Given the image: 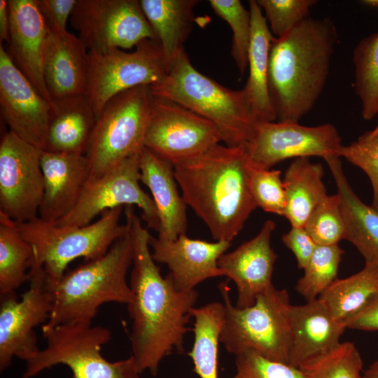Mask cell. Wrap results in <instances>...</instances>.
Instances as JSON below:
<instances>
[{"label": "cell", "mask_w": 378, "mask_h": 378, "mask_svg": "<svg viewBox=\"0 0 378 378\" xmlns=\"http://www.w3.org/2000/svg\"><path fill=\"white\" fill-rule=\"evenodd\" d=\"M281 239L293 253L298 267L304 270L317 246L304 227H291L290 230L282 236Z\"/></svg>", "instance_id": "b9f144b4"}, {"label": "cell", "mask_w": 378, "mask_h": 378, "mask_svg": "<svg viewBox=\"0 0 378 378\" xmlns=\"http://www.w3.org/2000/svg\"><path fill=\"white\" fill-rule=\"evenodd\" d=\"M352 60L354 87L365 120L378 114V31L362 38L356 46Z\"/></svg>", "instance_id": "1f68e13d"}, {"label": "cell", "mask_w": 378, "mask_h": 378, "mask_svg": "<svg viewBox=\"0 0 378 378\" xmlns=\"http://www.w3.org/2000/svg\"><path fill=\"white\" fill-rule=\"evenodd\" d=\"M88 48L83 40L66 31L48 28L43 52V74L52 102L85 94Z\"/></svg>", "instance_id": "44dd1931"}, {"label": "cell", "mask_w": 378, "mask_h": 378, "mask_svg": "<svg viewBox=\"0 0 378 378\" xmlns=\"http://www.w3.org/2000/svg\"><path fill=\"white\" fill-rule=\"evenodd\" d=\"M141 181L150 190L160 227L158 237L174 240L187 229L186 203L179 194L174 166L144 147L139 153Z\"/></svg>", "instance_id": "cb8c5ba5"}, {"label": "cell", "mask_w": 378, "mask_h": 378, "mask_svg": "<svg viewBox=\"0 0 378 378\" xmlns=\"http://www.w3.org/2000/svg\"><path fill=\"white\" fill-rule=\"evenodd\" d=\"M304 227L318 246L337 245L345 239L346 227L339 195H328L312 212Z\"/></svg>", "instance_id": "d590c367"}, {"label": "cell", "mask_w": 378, "mask_h": 378, "mask_svg": "<svg viewBox=\"0 0 378 378\" xmlns=\"http://www.w3.org/2000/svg\"><path fill=\"white\" fill-rule=\"evenodd\" d=\"M35 261L32 246L23 237L17 223L0 212V295L15 293L29 280Z\"/></svg>", "instance_id": "4dcf8cb0"}, {"label": "cell", "mask_w": 378, "mask_h": 378, "mask_svg": "<svg viewBox=\"0 0 378 378\" xmlns=\"http://www.w3.org/2000/svg\"><path fill=\"white\" fill-rule=\"evenodd\" d=\"M155 262L166 264L178 289L188 290L210 278L223 276L218 265L220 257L231 245L227 241L209 242L182 234L174 240L150 236Z\"/></svg>", "instance_id": "d6986e66"}, {"label": "cell", "mask_w": 378, "mask_h": 378, "mask_svg": "<svg viewBox=\"0 0 378 378\" xmlns=\"http://www.w3.org/2000/svg\"><path fill=\"white\" fill-rule=\"evenodd\" d=\"M44 190L38 217L55 223L77 204L90 177L85 155H67L41 150Z\"/></svg>", "instance_id": "7402d4cb"}, {"label": "cell", "mask_w": 378, "mask_h": 378, "mask_svg": "<svg viewBox=\"0 0 378 378\" xmlns=\"http://www.w3.org/2000/svg\"><path fill=\"white\" fill-rule=\"evenodd\" d=\"M126 225L133 256L127 304L132 319V356L141 372L156 376L162 360L174 351H184L187 325L198 298L195 289L177 288L172 275L162 277L150 250V234L134 211L125 206Z\"/></svg>", "instance_id": "6da1fadb"}, {"label": "cell", "mask_w": 378, "mask_h": 378, "mask_svg": "<svg viewBox=\"0 0 378 378\" xmlns=\"http://www.w3.org/2000/svg\"><path fill=\"white\" fill-rule=\"evenodd\" d=\"M363 378H378V360L372 363L363 372Z\"/></svg>", "instance_id": "f6af8a7d"}, {"label": "cell", "mask_w": 378, "mask_h": 378, "mask_svg": "<svg viewBox=\"0 0 378 378\" xmlns=\"http://www.w3.org/2000/svg\"><path fill=\"white\" fill-rule=\"evenodd\" d=\"M307 378H363V360L351 342L340 343L336 348L299 367Z\"/></svg>", "instance_id": "836d02e7"}, {"label": "cell", "mask_w": 378, "mask_h": 378, "mask_svg": "<svg viewBox=\"0 0 378 378\" xmlns=\"http://www.w3.org/2000/svg\"><path fill=\"white\" fill-rule=\"evenodd\" d=\"M88 51L85 95L97 118L113 97L135 87L155 85L169 70L156 40H144L131 52L117 48Z\"/></svg>", "instance_id": "30bf717a"}, {"label": "cell", "mask_w": 378, "mask_h": 378, "mask_svg": "<svg viewBox=\"0 0 378 378\" xmlns=\"http://www.w3.org/2000/svg\"><path fill=\"white\" fill-rule=\"evenodd\" d=\"M251 35L248 52V77L244 88L247 102L260 121H275L268 90L270 54L274 36L256 1H248Z\"/></svg>", "instance_id": "484cf974"}, {"label": "cell", "mask_w": 378, "mask_h": 378, "mask_svg": "<svg viewBox=\"0 0 378 378\" xmlns=\"http://www.w3.org/2000/svg\"><path fill=\"white\" fill-rule=\"evenodd\" d=\"M279 169H261L253 167L251 172V190L258 207L266 212L283 216L286 195Z\"/></svg>", "instance_id": "74e56055"}, {"label": "cell", "mask_w": 378, "mask_h": 378, "mask_svg": "<svg viewBox=\"0 0 378 378\" xmlns=\"http://www.w3.org/2000/svg\"><path fill=\"white\" fill-rule=\"evenodd\" d=\"M363 4L367 6H370L378 10V0H365L362 1Z\"/></svg>", "instance_id": "bcb514c9"}, {"label": "cell", "mask_w": 378, "mask_h": 378, "mask_svg": "<svg viewBox=\"0 0 378 378\" xmlns=\"http://www.w3.org/2000/svg\"><path fill=\"white\" fill-rule=\"evenodd\" d=\"M246 148L254 167L270 169L288 158H340L343 146L330 123L308 127L293 122L262 121Z\"/></svg>", "instance_id": "9a60e30c"}, {"label": "cell", "mask_w": 378, "mask_h": 378, "mask_svg": "<svg viewBox=\"0 0 378 378\" xmlns=\"http://www.w3.org/2000/svg\"><path fill=\"white\" fill-rule=\"evenodd\" d=\"M346 328L365 331L378 330V293L358 314L347 320Z\"/></svg>", "instance_id": "7bdbcfd3"}, {"label": "cell", "mask_w": 378, "mask_h": 378, "mask_svg": "<svg viewBox=\"0 0 378 378\" xmlns=\"http://www.w3.org/2000/svg\"><path fill=\"white\" fill-rule=\"evenodd\" d=\"M219 290L225 306L220 342L226 351L237 355L251 349L266 358L288 364L291 304L287 290L272 285L257 296L252 306L239 308L232 304L226 285L220 284Z\"/></svg>", "instance_id": "8992f818"}, {"label": "cell", "mask_w": 378, "mask_h": 378, "mask_svg": "<svg viewBox=\"0 0 378 378\" xmlns=\"http://www.w3.org/2000/svg\"><path fill=\"white\" fill-rule=\"evenodd\" d=\"M378 293V265L365 264L358 272L337 279L319 296L332 318L344 323L361 311Z\"/></svg>", "instance_id": "f546056e"}, {"label": "cell", "mask_w": 378, "mask_h": 378, "mask_svg": "<svg viewBox=\"0 0 378 378\" xmlns=\"http://www.w3.org/2000/svg\"><path fill=\"white\" fill-rule=\"evenodd\" d=\"M235 365L232 378H307L300 368L266 358L251 349L235 355Z\"/></svg>", "instance_id": "f35d334b"}, {"label": "cell", "mask_w": 378, "mask_h": 378, "mask_svg": "<svg viewBox=\"0 0 378 378\" xmlns=\"http://www.w3.org/2000/svg\"><path fill=\"white\" fill-rule=\"evenodd\" d=\"M122 209L107 210L96 222L81 227L57 226L39 217L17 225L34 248V264L42 266L47 276L56 281L73 260L101 257L127 233V225L119 223Z\"/></svg>", "instance_id": "ba28073f"}, {"label": "cell", "mask_w": 378, "mask_h": 378, "mask_svg": "<svg viewBox=\"0 0 378 378\" xmlns=\"http://www.w3.org/2000/svg\"><path fill=\"white\" fill-rule=\"evenodd\" d=\"M10 28L7 53L14 64L48 102L43 74V52L48 33L37 0H8Z\"/></svg>", "instance_id": "ffe728a7"}, {"label": "cell", "mask_w": 378, "mask_h": 378, "mask_svg": "<svg viewBox=\"0 0 378 378\" xmlns=\"http://www.w3.org/2000/svg\"><path fill=\"white\" fill-rule=\"evenodd\" d=\"M264 10L269 28L275 38L289 33L298 24L309 17L310 8L316 0H256Z\"/></svg>", "instance_id": "8d00e7d4"}, {"label": "cell", "mask_w": 378, "mask_h": 378, "mask_svg": "<svg viewBox=\"0 0 378 378\" xmlns=\"http://www.w3.org/2000/svg\"><path fill=\"white\" fill-rule=\"evenodd\" d=\"M139 153L125 159L99 177L89 179L74 208L53 224L81 227L107 210L136 205L141 210L147 227L158 232L160 220L155 204L139 184Z\"/></svg>", "instance_id": "4fadbf2b"}, {"label": "cell", "mask_w": 378, "mask_h": 378, "mask_svg": "<svg viewBox=\"0 0 378 378\" xmlns=\"http://www.w3.org/2000/svg\"><path fill=\"white\" fill-rule=\"evenodd\" d=\"M29 286L18 300L16 293L1 296L0 370L14 358L27 362L39 351L34 328L46 323L53 304L52 281L42 266L34 264Z\"/></svg>", "instance_id": "7c38bea8"}, {"label": "cell", "mask_w": 378, "mask_h": 378, "mask_svg": "<svg viewBox=\"0 0 378 378\" xmlns=\"http://www.w3.org/2000/svg\"><path fill=\"white\" fill-rule=\"evenodd\" d=\"M41 328L46 346L26 362L21 378H32L57 365L67 366L73 378H141L132 355L114 362L102 356V346L111 337L108 328L88 323L43 324Z\"/></svg>", "instance_id": "52a82bcc"}, {"label": "cell", "mask_w": 378, "mask_h": 378, "mask_svg": "<svg viewBox=\"0 0 378 378\" xmlns=\"http://www.w3.org/2000/svg\"><path fill=\"white\" fill-rule=\"evenodd\" d=\"M96 120L94 111L85 94L54 102L42 150L86 155Z\"/></svg>", "instance_id": "d4e9b609"}, {"label": "cell", "mask_w": 378, "mask_h": 378, "mask_svg": "<svg viewBox=\"0 0 378 378\" xmlns=\"http://www.w3.org/2000/svg\"><path fill=\"white\" fill-rule=\"evenodd\" d=\"M132 256L128 230L104 255L65 272L56 281L50 279L53 304L45 324L52 327L71 323H92L102 304H129L132 291L126 276Z\"/></svg>", "instance_id": "277c9868"}, {"label": "cell", "mask_w": 378, "mask_h": 378, "mask_svg": "<svg viewBox=\"0 0 378 378\" xmlns=\"http://www.w3.org/2000/svg\"><path fill=\"white\" fill-rule=\"evenodd\" d=\"M275 227L272 220H266L255 237L218 259L223 276L236 285L237 307L252 306L257 296L273 285L272 276L278 256L271 247L270 239Z\"/></svg>", "instance_id": "ac0fdd59"}, {"label": "cell", "mask_w": 378, "mask_h": 378, "mask_svg": "<svg viewBox=\"0 0 378 378\" xmlns=\"http://www.w3.org/2000/svg\"><path fill=\"white\" fill-rule=\"evenodd\" d=\"M221 141L213 122L153 95L144 147L158 158L174 166L203 155Z\"/></svg>", "instance_id": "8fae6325"}, {"label": "cell", "mask_w": 378, "mask_h": 378, "mask_svg": "<svg viewBox=\"0 0 378 378\" xmlns=\"http://www.w3.org/2000/svg\"><path fill=\"white\" fill-rule=\"evenodd\" d=\"M211 8L226 21L232 31L231 55L241 75L248 67V52L251 35L250 11L239 0H209Z\"/></svg>", "instance_id": "e575fe53"}, {"label": "cell", "mask_w": 378, "mask_h": 378, "mask_svg": "<svg viewBox=\"0 0 378 378\" xmlns=\"http://www.w3.org/2000/svg\"><path fill=\"white\" fill-rule=\"evenodd\" d=\"M252 168L245 145L220 144L174 166L186 204L203 220L216 241L231 242L258 207L251 190Z\"/></svg>", "instance_id": "7a4b0ae2"}, {"label": "cell", "mask_w": 378, "mask_h": 378, "mask_svg": "<svg viewBox=\"0 0 378 378\" xmlns=\"http://www.w3.org/2000/svg\"><path fill=\"white\" fill-rule=\"evenodd\" d=\"M70 20L88 50L158 41L137 0H78Z\"/></svg>", "instance_id": "5bb4252c"}, {"label": "cell", "mask_w": 378, "mask_h": 378, "mask_svg": "<svg viewBox=\"0 0 378 378\" xmlns=\"http://www.w3.org/2000/svg\"><path fill=\"white\" fill-rule=\"evenodd\" d=\"M323 168L308 158H295L286 169L283 183L286 195L284 216L291 227H304L317 205L328 195Z\"/></svg>", "instance_id": "f1b7e54d"}, {"label": "cell", "mask_w": 378, "mask_h": 378, "mask_svg": "<svg viewBox=\"0 0 378 378\" xmlns=\"http://www.w3.org/2000/svg\"><path fill=\"white\" fill-rule=\"evenodd\" d=\"M163 54L170 66L184 50L193 22V9L198 0H140Z\"/></svg>", "instance_id": "83f0119b"}, {"label": "cell", "mask_w": 378, "mask_h": 378, "mask_svg": "<svg viewBox=\"0 0 378 378\" xmlns=\"http://www.w3.org/2000/svg\"><path fill=\"white\" fill-rule=\"evenodd\" d=\"M39 150L11 131L0 142V212L16 223L38 217L44 184Z\"/></svg>", "instance_id": "2e32d148"}, {"label": "cell", "mask_w": 378, "mask_h": 378, "mask_svg": "<svg viewBox=\"0 0 378 378\" xmlns=\"http://www.w3.org/2000/svg\"><path fill=\"white\" fill-rule=\"evenodd\" d=\"M366 132L370 136H374L378 135V123L374 130Z\"/></svg>", "instance_id": "7dc6e473"}, {"label": "cell", "mask_w": 378, "mask_h": 378, "mask_svg": "<svg viewBox=\"0 0 378 378\" xmlns=\"http://www.w3.org/2000/svg\"><path fill=\"white\" fill-rule=\"evenodd\" d=\"M344 251L337 245L318 246L298 281L295 290L310 301L318 296L337 279Z\"/></svg>", "instance_id": "d6a6232c"}, {"label": "cell", "mask_w": 378, "mask_h": 378, "mask_svg": "<svg viewBox=\"0 0 378 378\" xmlns=\"http://www.w3.org/2000/svg\"><path fill=\"white\" fill-rule=\"evenodd\" d=\"M291 344L288 364L299 368L328 353L341 342L346 327L336 321L318 299L302 305H290Z\"/></svg>", "instance_id": "603a6c76"}, {"label": "cell", "mask_w": 378, "mask_h": 378, "mask_svg": "<svg viewBox=\"0 0 378 378\" xmlns=\"http://www.w3.org/2000/svg\"><path fill=\"white\" fill-rule=\"evenodd\" d=\"M0 106L9 130L43 150L53 103L46 100L14 64L0 43Z\"/></svg>", "instance_id": "e0dca14e"}, {"label": "cell", "mask_w": 378, "mask_h": 378, "mask_svg": "<svg viewBox=\"0 0 378 378\" xmlns=\"http://www.w3.org/2000/svg\"><path fill=\"white\" fill-rule=\"evenodd\" d=\"M340 156L358 167L370 180L373 190L372 206L378 211V135L367 132L347 146H342Z\"/></svg>", "instance_id": "ab89813d"}, {"label": "cell", "mask_w": 378, "mask_h": 378, "mask_svg": "<svg viewBox=\"0 0 378 378\" xmlns=\"http://www.w3.org/2000/svg\"><path fill=\"white\" fill-rule=\"evenodd\" d=\"M150 89L155 97L174 102L213 122L227 146L248 144L262 122L243 90L227 88L198 71L185 50L172 62L164 79Z\"/></svg>", "instance_id": "5b68a950"}, {"label": "cell", "mask_w": 378, "mask_h": 378, "mask_svg": "<svg viewBox=\"0 0 378 378\" xmlns=\"http://www.w3.org/2000/svg\"><path fill=\"white\" fill-rule=\"evenodd\" d=\"M78 0H37L41 13L48 29L66 31V22Z\"/></svg>", "instance_id": "60d3db41"}, {"label": "cell", "mask_w": 378, "mask_h": 378, "mask_svg": "<svg viewBox=\"0 0 378 378\" xmlns=\"http://www.w3.org/2000/svg\"><path fill=\"white\" fill-rule=\"evenodd\" d=\"M337 36L330 19L309 17L273 38L268 90L276 120L298 122L312 109L328 77Z\"/></svg>", "instance_id": "3957f363"}, {"label": "cell", "mask_w": 378, "mask_h": 378, "mask_svg": "<svg viewBox=\"0 0 378 378\" xmlns=\"http://www.w3.org/2000/svg\"><path fill=\"white\" fill-rule=\"evenodd\" d=\"M326 161L341 200L345 239L356 247L365 264L378 265V211L356 195L344 174L340 158H330Z\"/></svg>", "instance_id": "4316f807"}, {"label": "cell", "mask_w": 378, "mask_h": 378, "mask_svg": "<svg viewBox=\"0 0 378 378\" xmlns=\"http://www.w3.org/2000/svg\"><path fill=\"white\" fill-rule=\"evenodd\" d=\"M153 99L150 86L141 85L117 94L106 104L97 118L85 155L89 179L99 177L141 152Z\"/></svg>", "instance_id": "9c48e42d"}, {"label": "cell", "mask_w": 378, "mask_h": 378, "mask_svg": "<svg viewBox=\"0 0 378 378\" xmlns=\"http://www.w3.org/2000/svg\"><path fill=\"white\" fill-rule=\"evenodd\" d=\"M10 28V15L8 0H0V41L7 42Z\"/></svg>", "instance_id": "ee69618b"}]
</instances>
